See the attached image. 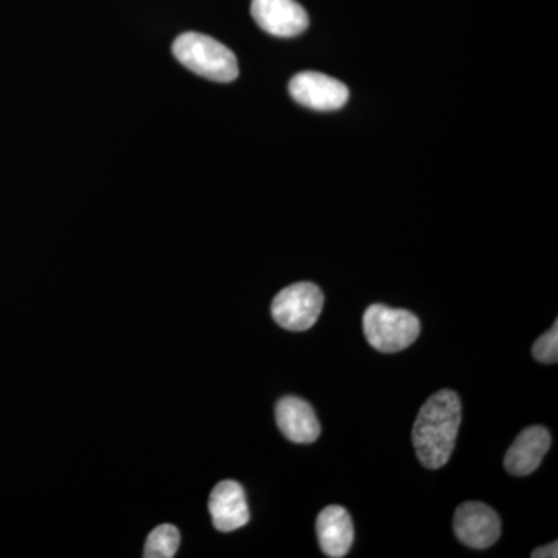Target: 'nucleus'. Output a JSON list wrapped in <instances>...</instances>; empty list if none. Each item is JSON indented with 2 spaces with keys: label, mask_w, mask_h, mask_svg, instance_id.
I'll return each mask as SVG.
<instances>
[{
  "label": "nucleus",
  "mask_w": 558,
  "mask_h": 558,
  "mask_svg": "<svg viewBox=\"0 0 558 558\" xmlns=\"http://www.w3.org/2000/svg\"><path fill=\"white\" fill-rule=\"evenodd\" d=\"M172 53L191 72L216 83H231L240 75L236 57L229 47L202 33H183L172 44Z\"/></svg>",
  "instance_id": "obj_2"
},
{
  "label": "nucleus",
  "mask_w": 558,
  "mask_h": 558,
  "mask_svg": "<svg viewBox=\"0 0 558 558\" xmlns=\"http://www.w3.org/2000/svg\"><path fill=\"white\" fill-rule=\"evenodd\" d=\"M532 354L537 362L553 365L558 360V322L554 323L553 328L539 337L532 348Z\"/></svg>",
  "instance_id": "obj_13"
},
{
  "label": "nucleus",
  "mask_w": 558,
  "mask_h": 558,
  "mask_svg": "<svg viewBox=\"0 0 558 558\" xmlns=\"http://www.w3.org/2000/svg\"><path fill=\"white\" fill-rule=\"evenodd\" d=\"M461 418V399L451 389H440L422 405L414 422L413 446L424 468L436 470L450 461Z\"/></svg>",
  "instance_id": "obj_1"
},
{
  "label": "nucleus",
  "mask_w": 558,
  "mask_h": 558,
  "mask_svg": "<svg viewBox=\"0 0 558 558\" xmlns=\"http://www.w3.org/2000/svg\"><path fill=\"white\" fill-rule=\"evenodd\" d=\"M319 548L325 556L341 558L347 556L354 543V524L347 509L329 506L319 512L317 519Z\"/></svg>",
  "instance_id": "obj_11"
},
{
  "label": "nucleus",
  "mask_w": 558,
  "mask_h": 558,
  "mask_svg": "<svg viewBox=\"0 0 558 558\" xmlns=\"http://www.w3.org/2000/svg\"><path fill=\"white\" fill-rule=\"evenodd\" d=\"M250 10L256 24L277 38H295L310 27L306 10L295 0H252Z\"/></svg>",
  "instance_id": "obj_7"
},
{
  "label": "nucleus",
  "mask_w": 558,
  "mask_h": 558,
  "mask_svg": "<svg viewBox=\"0 0 558 558\" xmlns=\"http://www.w3.org/2000/svg\"><path fill=\"white\" fill-rule=\"evenodd\" d=\"M277 424L282 435L296 444L315 442L322 433L314 409L306 400L293 396L277 403Z\"/></svg>",
  "instance_id": "obj_10"
},
{
  "label": "nucleus",
  "mask_w": 558,
  "mask_h": 558,
  "mask_svg": "<svg viewBox=\"0 0 558 558\" xmlns=\"http://www.w3.org/2000/svg\"><path fill=\"white\" fill-rule=\"evenodd\" d=\"M180 534L172 524H161L148 535L145 543V558H172L178 554Z\"/></svg>",
  "instance_id": "obj_12"
},
{
  "label": "nucleus",
  "mask_w": 558,
  "mask_h": 558,
  "mask_svg": "<svg viewBox=\"0 0 558 558\" xmlns=\"http://www.w3.org/2000/svg\"><path fill=\"white\" fill-rule=\"evenodd\" d=\"M208 509L213 524L220 532L236 531L250 521L247 498L236 481H222L213 488Z\"/></svg>",
  "instance_id": "obj_8"
},
{
  "label": "nucleus",
  "mask_w": 558,
  "mask_h": 558,
  "mask_svg": "<svg viewBox=\"0 0 558 558\" xmlns=\"http://www.w3.org/2000/svg\"><path fill=\"white\" fill-rule=\"evenodd\" d=\"M290 95L301 106L322 112L343 108L349 100L347 84L318 72H303L289 84Z\"/></svg>",
  "instance_id": "obj_6"
},
{
  "label": "nucleus",
  "mask_w": 558,
  "mask_h": 558,
  "mask_svg": "<svg viewBox=\"0 0 558 558\" xmlns=\"http://www.w3.org/2000/svg\"><path fill=\"white\" fill-rule=\"evenodd\" d=\"M363 332L371 347L395 354L417 340L421 323L413 312L373 304L363 315Z\"/></svg>",
  "instance_id": "obj_3"
},
{
  "label": "nucleus",
  "mask_w": 558,
  "mask_h": 558,
  "mask_svg": "<svg viewBox=\"0 0 558 558\" xmlns=\"http://www.w3.org/2000/svg\"><path fill=\"white\" fill-rule=\"evenodd\" d=\"M532 558H557L558 557V543H549V545L543 546V548L535 549L532 553Z\"/></svg>",
  "instance_id": "obj_14"
},
{
  "label": "nucleus",
  "mask_w": 558,
  "mask_h": 558,
  "mask_svg": "<svg viewBox=\"0 0 558 558\" xmlns=\"http://www.w3.org/2000/svg\"><path fill=\"white\" fill-rule=\"evenodd\" d=\"M453 531L462 545L472 549H487L501 535V520L490 506L468 501L454 513Z\"/></svg>",
  "instance_id": "obj_5"
},
{
  "label": "nucleus",
  "mask_w": 558,
  "mask_h": 558,
  "mask_svg": "<svg viewBox=\"0 0 558 558\" xmlns=\"http://www.w3.org/2000/svg\"><path fill=\"white\" fill-rule=\"evenodd\" d=\"M548 429L534 425L520 433L506 453L505 468L510 475L526 476L534 473L550 449Z\"/></svg>",
  "instance_id": "obj_9"
},
{
  "label": "nucleus",
  "mask_w": 558,
  "mask_h": 558,
  "mask_svg": "<svg viewBox=\"0 0 558 558\" xmlns=\"http://www.w3.org/2000/svg\"><path fill=\"white\" fill-rule=\"evenodd\" d=\"M325 304L318 286L296 282L282 289L271 303V317L281 328L303 332L317 323Z\"/></svg>",
  "instance_id": "obj_4"
}]
</instances>
